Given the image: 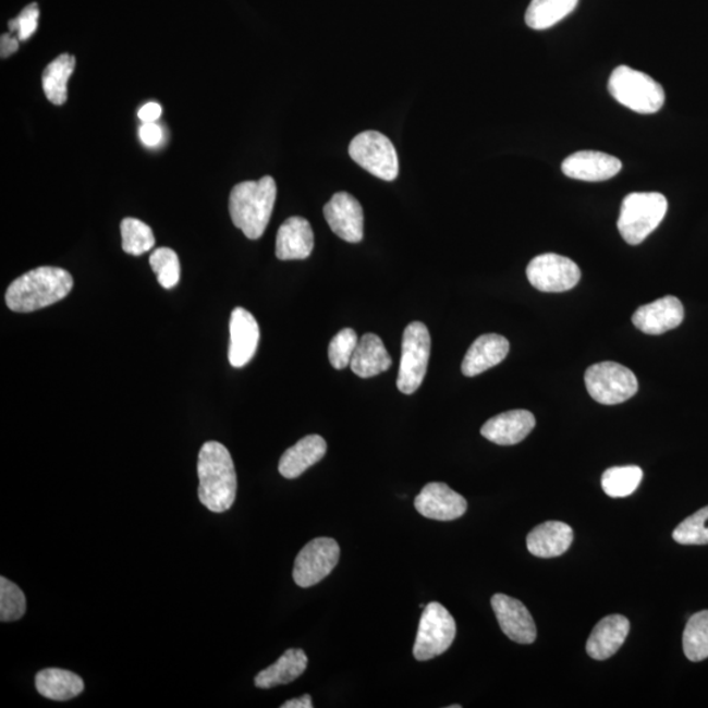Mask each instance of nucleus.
<instances>
[{
    "label": "nucleus",
    "mask_w": 708,
    "mask_h": 708,
    "mask_svg": "<svg viewBox=\"0 0 708 708\" xmlns=\"http://www.w3.org/2000/svg\"><path fill=\"white\" fill-rule=\"evenodd\" d=\"M198 499L212 513L228 512L236 499L237 479L234 461L221 442H205L199 450Z\"/></svg>",
    "instance_id": "nucleus-1"
},
{
    "label": "nucleus",
    "mask_w": 708,
    "mask_h": 708,
    "mask_svg": "<svg viewBox=\"0 0 708 708\" xmlns=\"http://www.w3.org/2000/svg\"><path fill=\"white\" fill-rule=\"evenodd\" d=\"M74 286L73 276L56 267H40L12 281L5 304L15 313H32L66 298Z\"/></svg>",
    "instance_id": "nucleus-2"
},
{
    "label": "nucleus",
    "mask_w": 708,
    "mask_h": 708,
    "mask_svg": "<svg viewBox=\"0 0 708 708\" xmlns=\"http://www.w3.org/2000/svg\"><path fill=\"white\" fill-rule=\"evenodd\" d=\"M277 185L273 178L236 184L231 191L229 210L231 220L248 240H259L266 233L274 208Z\"/></svg>",
    "instance_id": "nucleus-3"
},
{
    "label": "nucleus",
    "mask_w": 708,
    "mask_h": 708,
    "mask_svg": "<svg viewBox=\"0 0 708 708\" xmlns=\"http://www.w3.org/2000/svg\"><path fill=\"white\" fill-rule=\"evenodd\" d=\"M668 202L658 192L630 193L624 197L617 227L624 242L637 246L664 220Z\"/></svg>",
    "instance_id": "nucleus-4"
},
{
    "label": "nucleus",
    "mask_w": 708,
    "mask_h": 708,
    "mask_svg": "<svg viewBox=\"0 0 708 708\" xmlns=\"http://www.w3.org/2000/svg\"><path fill=\"white\" fill-rule=\"evenodd\" d=\"M609 93L622 106L636 113L659 112L666 102L664 88L651 76L631 69L618 66L610 75Z\"/></svg>",
    "instance_id": "nucleus-5"
},
{
    "label": "nucleus",
    "mask_w": 708,
    "mask_h": 708,
    "mask_svg": "<svg viewBox=\"0 0 708 708\" xmlns=\"http://www.w3.org/2000/svg\"><path fill=\"white\" fill-rule=\"evenodd\" d=\"M430 334L422 321L405 327L402 341V358L396 386L405 395L414 394L427 375L430 356Z\"/></svg>",
    "instance_id": "nucleus-6"
},
{
    "label": "nucleus",
    "mask_w": 708,
    "mask_h": 708,
    "mask_svg": "<svg viewBox=\"0 0 708 708\" xmlns=\"http://www.w3.org/2000/svg\"><path fill=\"white\" fill-rule=\"evenodd\" d=\"M456 624L448 609L439 602H430L424 608L414 646L418 661H428L445 654L453 645Z\"/></svg>",
    "instance_id": "nucleus-7"
},
{
    "label": "nucleus",
    "mask_w": 708,
    "mask_h": 708,
    "mask_svg": "<svg viewBox=\"0 0 708 708\" xmlns=\"http://www.w3.org/2000/svg\"><path fill=\"white\" fill-rule=\"evenodd\" d=\"M585 384L589 395L605 405L627 402L639 389L633 371L626 366L610 362L591 365L585 373Z\"/></svg>",
    "instance_id": "nucleus-8"
},
{
    "label": "nucleus",
    "mask_w": 708,
    "mask_h": 708,
    "mask_svg": "<svg viewBox=\"0 0 708 708\" xmlns=\"http://www.w3.org/2000/svg\"><path fill=\"white\" fill-rule=\"evenodd\" d=\"M350 156L359 167L384 182H394L398 178L399 159L395 147L382 133H359L351 142Z\"/></svg>",
    "instance_id": "nucleus-9"
},
{
    "label": "nucleus",
    "mask_w": 708,
    "mask_h": 708,
    "mask_svg": "<svg viewBox=\"0 0 708 708\" xmlns=\"http://www.w3.org/2000/svg\"><path fill=\"white\" fill-rule=\"evenodd\" d=\"M526 276L539 292L563 293L577 285L582 279V270L569 257L544 254L534 257L527 266Z\"/></svg>",
    "instance_id": "nucleus-10"
},
{
    "label": "nucleus",
    "mask_w": 708,
    "mask_h": 708,
    "mask_svg": "<svg viewBox=\"0 0 708 708\" xmlns=\"http://www.w3.org/2000/svg\"><path fill=\"white\" fill-rule=\"evenodd\" d=\"M340 559V546L332 538H315L295 559L293 578L301 588H310L331 574Z\"/></svg>",
    "instance_id": "nucleus-11"
},
{
    "label": "nucleus",
    "mask_w": 708,
    "mask_h": 708,
    "mask_svg": "<svg viewBox=\"0 0 708 708\" xmlns=\"http://www.w3.org/2000/svg\"><path fill=\"white\" fill-rule=\"evenodd\" d=\"M328 227L347 243H359L364 237V210L356 197L346 192L333 195L324 209Z\"/></svg>",
    "instance_id": "nucleus-12"
},
{
    "label": "nucleus",
    "mask_w": 708,
    "mask_h": 708,
    "mask_svg": "<svg viewBox=\"0 0 708 708\" xmlns=\"http://www.w3.org/2000/svg\"><path fill=\"white\" fill-rule=\"evenodd\" d=\"M415 508L422 516L436 521H453L467 511V501L445 483H429L415 500Z\"/></svg>",
    "instance_id": "nucleus-13"
},
{
    "label": "nucleus",
    "mask_w": 708,
    "mask_h": 708,
    "mask_svg": "<svg viewBox=\"0 0 708 708\" xmlns=\"http://www.w3.org/2000/svg\"><path fill=\"white\" fill-rule=\"evenodd\" d=\"M492 609L503 633L520 645H532L537 639V627L525 605L506 595H495Z\"/></svg>",
    "instance_id": "nucleus-14"
},
{
    "label": "nucleus",
    "mask_w": 708,
    "mask_h": 708,
    "mask_svg": "<svg viewBox=\"0 0 708 708\" xmlns=\"http://www.w3.org/2000/svg\"><path fill=\"white\" fill-rule=\"evenodd\" d=\"M260 328L254 315L243 307L234 308L230 319L229 362L243 368L254 358L259 346Z\"/></svg>",
    "instance_id": "nucleus-15"
},
{
    "label": "nucleus",
    "mask_w": 708,
    "mask_h": 708,
    "mask_svg": "<svg viewBox=\"0 0 708 708\" xmlns=\"http://www.w3.org/2000/svg\"><path fill=\"white\" fill-rule=\"evenodd\" d=\"M621 170L620 159L601 151H577L562 163L565 176L589 183L607 182Z\"/></svg>",
    "instance_id": "nucleus-16"
},
{
    "label": "nucleus",
    "mask_w": 708,
    "mask_h": 708,
    "mask_svg": "<svg viewBox=\"0 0 708 708\" xmlns=\"http://www.w3.org/2000/svg\"><path fill=\"white\" fill-rule=\"evenodd\" d=\"M685 318L684 306L673 295L637 308L633 324L637 330L647 334H662L681 326Z\"/></svg>",
    "instance_id": "nucleus-17"
},
{
    "label": "nucleus",
    "mask_w": 708,
    "mask_h": 708,
    "mask_svg": "<svg viewBox=\"0 0 708 708\" xmlns=\"http://www.w3.org/2000/svg\"><path fill=\"white\" fill-rule=\"evenodd\" d=\"M536 427V417L530 411L513 410L500 414L483 425L480 434L498 445H516L524 441Z\"/></svg>",
    "instance_id": "nucleus-18"
},
{
    "label": "nucleus",
    "mask_w": 708,
    "mask_h": 708,
    "mask_svg": "<svg viewBox=\"0 0 708 708\" xmlns=\"http://www.w3.org/2000/svg\"><path fill=\"white\" fill-rule=\"evenodd\" d=\"M510 341L498 333L481 334L468 347L462 363V373L466 377H476L496 365L503 363L510 353Z\"/></svg>",
    "instance_id": "nucleus-19"
},
{
    "label": "nucleus",
    "mask_w": 708,
    "mask_h": 708,
    "mask_svg": "<svg viewBox=\"0 0 708 708\" xmlns=\"http://www.w3.org/2000/svg\"><path fill=\"white\" fill-rule=\"evenodd\" d=\"M313 249V228L305 218L292 217L281 224L276 240V256L280 260H305Z\"/></svg>",
    "instance_id": "nucleus-20"
},
{
    "label": "nucleus",
    "mask_w": 708,
    "mask_h": 708,
    "mask_svg": "<svg viewBox=\"0 0 708 708\" xmlns=\"http://www.w3.org/2000/svg\"><path fill=\"white\" fill-rule=\"evenodd\" d=\"M630 633V622L623 615H609L597 623L587 642V652L591 659L607 660L623 646Z\"/></svg>",
    "instance_id": "nucleus-21"
},
{
    "label": "nucleus",
    "mask_w": 708,
    "mask_h": 708,
    "mask_svg": "<svg viewBox=\"0 0 708 708\" xmlns=\"http://www.w3.org/2000/svg\"><path fill=\"white\" fill-rule=\"evenodd\" d=\"M574 542V530L570 525L549 521L540 524L529 533L526 545L527 550L538 558H557L569 551Z\"/></svg>",
    "instance_id": "nucleus-22"
},
{
    "label": "nucleus",
    "mask_w": 708,
    "mask_h": 708,
    "mask_svg": "<svg viewBox=\"0 0 708 708\" xmlns=\"http://www.w3.org/2000/svg\"><path fill=\"white\" fill-rule=\"evenodd\" d=\"M326 453L327 442L324 437L318 435L306 436L282 454L279 472L283 478H298L307 468L324 460Z\"/></svg>",
    "instance_id": "nucleus-23"
},
{
    "label": "nucleus",
    "mask_w": 708,
    "mask_h": 708,
    "mask_svg": "<svg viewBox=\"0 0 708 708\" xmlns=\"http://www.w3.org/2000/svg\"><path fill=\"white\" fill-rule=\"evenodd\" d=\"M392 359L381 338L366 333L358 340L351 369L359 378H371L391 368Z\"/></svg>",
    "instance_id": "nucleus-24"
},
{
    "label": "nucleus",
    "mask_w": 708,
    "mask_h": 708,
    "mask_svg": "<svg viewBox=\"0 0 708 708\" xmlns=\"http://www.w3.org/2000/svg\"><path fill=\"white\" fill-rule=\"evenodd\" d=\"M36 688L45 698L64 701L78 697L85 691V682L73 672L48 668L36 674Z\"/></svg>",
    "instance_id": "nucleus-25"
},
{
    "label": "nucleus",
    "mask_w": 708,
    "mask_h": 708,
    "mask_svg": "<svg viewBox=\"0 0 708 708\" xmlns=\"http://www.w3.org/2000/svg\"><path fill=\"white\" fill-rule=\"evenodd\" d=\"M307 664V656L302 649H288L273 666L256 675L255 685L259 688H272L291 684L305 673Z\"/></svg>",
    "instance_id": "nucleus-26"
},
{
    "label": "nucleus",
    "mask_w": 708,
    "mask_h": 708,
    "mask_svg": "<svg viewBox=\"0 0 708 708\" xmlns=\"http://www.w3.org/2000/svg\"><path fill=\"white\" fill-rule=\"evenodd\" d=\"M75 57L61 54L51 61L44 70L42 88L45 96L56 106H62L68 100V83L74 73Z\"/></svg>",
    "instance_id": "nucleus-27"
},
{
    "label": "nucleus",
    "mask_w": 708,
    "mask_h": 708,
    "mask_svg": "<svg viewBox=\"0 0 708 708\" xmlns=\"http://www.w3.org/2000/svg\"><path fill=\"white\" fill-rule=\"evenodd\" d=\"M578 0H532L525 16L527 27L549 29L574 12Z\"/></svg>",
    "instance_id": "nucleus-28"
},
{
    "label": "nucleus",
    "mask_w": 708,
    "mask_h": 708,
    "mask_svg": "<svg viewBox=\"0 0 708 708\" xmlns=\"http://www.w3.org/2000/svg\"><path fill=\"white\" fill-rule=\"evenodd\" d=\"M684 652L693 662L708 659V610L688 620L684 631Z\"/></svg>",
    "instance_id": "nucleus-29"
},
{
    "label": "nucleus",
    "mask_w": 708,
    "mask_h": 708,
    "mask_svg": "<svg viewBox=\"0 0 708 708\" xmlns=\"http://www.w3.org/2000/svg\"><path fill=\"white\" fill-rule=\"evenodd\" d=\"M643 479V469L637 466L611 467L603 473L601 485L610 498H626L633 495Z\"/></svg>",
    "instance_id": "nucleus-30"
},
{
    "label": "nucleus",
    "mask_w": 708,
    "mask_h": 708,
    "mask_svg": "<svg viewBox=\"0 0 708 708\" xmlns=\"http://www.w3.org/2000/svg\"><path fill=\"white\" fill-rule=\"evenodd\" d=\"M121 235L122 249L129 255L139 256L156 246V236L150 227L135 218H125L121 222Z\"/></svg>",
    "instance_id": "nucleus-31"
},
{
    "label": "nucleus",
    "mask_w": 708,
    "mask_h": 708,
    "mask_svg": "<svg viewBox=\"0 0 708 708\" xmlns=\"http://www.w3.org/2000/svg\"><path fill=\"white\" fill-rule=\"evenodd\" d=\"M27 611V598L16 584L4 576L0 577V621L15 622L22 620Z\"/></svg>",
    "instance_id": "nucleus-32"
},
{
    "label": "nucleus",
    "mask_w": 708,
    "mask_h": 708,
    "mask_svg": "<svg viewBox=\"0 0 708 708\" xmlns=\"http://www.w3.org/2000/svg\"><path fill=\"white\" fill-rule=\"evenodd\" d=\"M673 539L680 545H708V506L682 521L673 532Z\"/></svg>",
    "instance_id": "nucleus-33"
},
{
    "label": "nucleus",
    "mask_w": 708,
    "mask_h": 708,
    "mask_svg": "<svg viewBox=\"0 0 708 708\" xmlns=\"http://www.w3.org/2000/svg\"><path fill=\"white\" fill-rule=\"evenodd\" d=\"M150 266L164 289L175 288L180 280V261L175 251L157 248L150 256Z\"/></svg>",
    "instance_id": "nucleus-34"
},
{
    "label": "nucleus",
    "mask_w": 708,
    "mask_h": 708,
    "mask_svg": "<svg viewBox=\"0 0 708 708\" xmlns=\"http://www.w3.org/2000/svg\"><path fill=\"white\" fill-rule=\"evenodd\" d=\"M358 344L356 331L344 328L331 340L328 346V358L334 369L343 370L351 365L354 351Z\"/></svg>",
    "instance_id": "nucleus-35"
},
{
    "label": "nucleus",
    "mask_w": 708,
    "mask_h": 708,
    "mask_svg": "<svg viewBox=\"0 0 708 708\" xmlns=\"http://www.w3.org/2000/svg\"><path fill=\"white\" fill-rule=\"evenodd\" d=\"M38 16H40L38 5L32 3L21 12V15L9 22V28L12 34H16L19 40L27 41L37 30Z\"/></svg>",
    "instance_id": "nucleus-36"
},
{
    "label": "nucleus",
    "mask_w": 708,
    "mask_h": 708,
    "mask_svg": "<svg viewBox=\"0 0 708 708\" xmlns=\"http://www.w3.org/2000/svg\"><path fill=\"white\" fill-rule=\"evenodd\" d=\"M139 138L144 142V145L156 147L163 139L162 127L156 124V122H145V124L139 127Z\"/></svg>",
    "instance_id": "nucleus-37"
},
{
    "label": "nucleus",
    "mask_w": 708,
    "mask_h": 708,
    "mask_svg": "<svg viewBox=\"0 0 708 708\" xmlns=\"http://www.w3.org/2000/svg\"><path fill=\"white\" fill-rule=\"evenodd\" d=\"M163 109L158 102H147L139 109L138 118L145 122H156L162 115Z\"/></svg>",
    "instance_id": "nucleus-38"
},
{
    "label": "nucleus",
    "mask_w": 708,
    "mask_h": 708,
    "mask_svg": "<svg viewBox=\"0 0 708 708\" xmlns=\"http://www.w3.org/2000/svg\"><path fill=\"white\" fill-rule=\"evenodd\" d=\"M19 40L17 36H12V35H3L2 38H0V56L2 58H8L19 50Z\"/></svg>",
    "instance_id": "nucleus-39"
},
{
    "label": "nucleus",
    "mask_w": 708,
    "mask_h": 708,
    "mask_svg": "<svg viewBox=\"0 0 708 708\" xmlns=\"http://www.w3.org/2000/svg\"><path fill=\"white\" fill-rule=\"evenodd\" d=\"M313 699L310 694L302 695L301 698H294L281 705V708H313Z\"/></svg>",
    "instance_id": "nucleus-40"
},
{
    "label": "nucleus",
    "mask_w": 708,
    "mask_h": 708,
    "mask_svg": "<svg viewBox=\"0 0 708 708\" xmlns=\"http://www.w3.org/2000/svg\"><path fill=\"white\" fill-rule=\"evenodd\" d=\"M449 708H461L460 705L449 706Z\"/></svg>",
    "instance_id": "nucleus-41"
}]
</instances>
